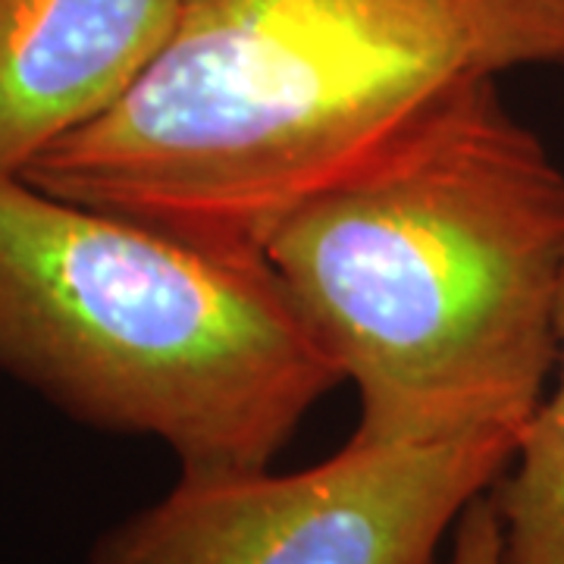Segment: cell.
I'll use <instances>...</instances> for the list:
<instances>
[{"label": "cell", "instance_id": "5b68a950", "mask_svg": "<svg viewBox=\"0 0 564 564\" xmlns=\"http://www.w3.org/2000/svg\"><path fill=\"white\" fill-rule=\"evenodd\" d=\"M170 17L173 0H0V180L117 101Z\"/></svg>", "mask_w": 564, "mask_h": 564}, {"label": "cell", "instance_id": "ba28073f", "mask_svg": "<svg viewBox=\"0 0 564 564\" xmlns=\"http://www.w3.org/2000/svg\"><path fill=\"white\" fill-rule=\"evenodd\" d=\"M448 564H505L502 521L489 492L464 508L462 521L452 533Z\"/></svg>", "mask_w": 564, "mask_h": 564}, {"label": "cell", "instance_id": "52a82bcc", "mask_svg": "<svg viewBox=\"0 0 564 564\" xmlns=\"http://www.w3.org/2000/svg\"><path fill=\"white\" fill-rule=\"evenodd\" d=\"M489 73L564 66V0H467Z\"/></svg>", "mask_w": 564, "mask_h": 564}, {"label": "cell", "instance_id": "3957f363", "mask_svg": "<svg viewBox=\"0 0 564 564\" xmlns=\"http://www.w3.org/2000/svg\"><path fill=\"white\" fill-rule=\"evenodd\" d=\"M0 373L180 470L270 467L339 383L263 254L0 180Z\"/></svg>", "mask_w": 564, "mask_h": 564}, {"label": "cell", "instance_id": "6da1fadb", "mask_svg": "<svg viewBox=\"0 0 564 564\" xmlns=\"http://www.w3.org/2000/svg\"><path fill=\"white\" fill-rule=\"evenodd\" d=\"M496 76L448 88L267 236L361 443L524 436L555 358L564 170Z\"/></svg>", "mask_w": 564, "mask_h": 564}, {"label": "cell", "instance_id": "7a4b0ae2", "mask_svg": "<svg viewBox=\"0 0 564 564\" xmlns=\"http://www.w3.org/2000/svg\"><path fill=\"white\" fill-rule=\"evenodd\" d=\"M480 73L467 0H173L139 79L22 180L185 242L263 254L299 204Z\"/></svg>", "mask_w": 564, "mask_h": 564}, {"label": "cell", "instance_id": "8992f818", "mask_svg": "<svg viewBox=\"0 0 564 564\" xmlns=\"http://www.w3.org/2000/svg\"><path fill=\"white\" fill-rule=\"evenodd\" d=\"M558 383L527 423L514 462L489 489L505 564H564V270L555 295Z\"/></svg>", "mask_w": 564, "mask_h": 564}, {"label": "cell", "instance_id": "277c9868", "mask_svg": "<svg viewBox=\"0 0 564 564\" xmlns=\"http://www.w3.org/2000/svg\"><path fill=\"white\" fill-rule=\"evenodd\" d=\"M518 436L348 443L304 470H180L104 530L79 564H433L464 508L514 462Z\"/></svg>", "mask_w": 564, "mask_h": 564}]
</instances>
